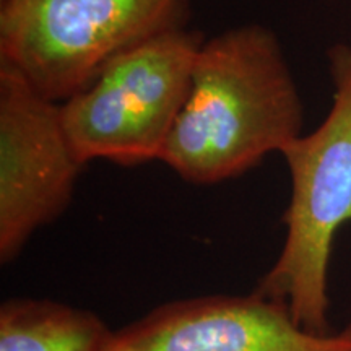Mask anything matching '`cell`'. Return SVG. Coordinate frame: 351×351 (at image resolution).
I'll list each match as a JSON object with an SVG mask.
<instances>
[{"label":"cell","mask_w":351,"mask_h":351,"mask_svg":"<svg viewBox=\"0 0 351 351\" xmlns=\"http://www.w3.org/2000/svg\"><path fill=\"white\" fill-rule=\"evenodd\" d=\"M304 109L276 34L249 23L205 39L160 161L195 186L234 179L301 137Z\"/></svg>","instance_id":"1"},{"label":"cell","mask_w":351,"mask_h":351,"mask_svg":"<svg viewBox=\"0 0 351 351\" xmlns=\"http://www.w3.org/2000/svg\"><path fill=\"white\" fill-rule=\"evenodd\" d=\"M332 108L317 129L282 152L291 179L282 251L254 291L282 302L314 333H330L328 267L337 232L351 221V46L328 49Z\"/></svg>","instance_id":"2"},{"label":"cell","mask_w":351,"mask_h":351,"mask_svg":"<svg viewBox=\"0 0 351 351\" xmlns=\"http://www.w3.org/2000/svg\"><path fill=\"white\" fill-rule=\"evenodd\" d=\"M191 0H0V65L62 104L106 65L184 28Z\"/></svg>","instance_id":"3"},{"label":"cell","mask_w":351,"mask_h":351,"mask_svg":"<svg viewBox=\"0 0 351 351\" xmlns=\"http://www.w3.org/2000/svg\"><path fill=\"white\" fill-rule=\"evenodd\" d=\"M204 41V34L187 26L156 34L112 59L85 90L60 104L78 161H160Z\"/></svg>","instance_id":"4"},{"label":"cell","mask_w":351,"mask_h":351,"mask_svg":"<svg viewBox=\"0 0 351 351\" xmlns=\"http://www.w3.org/2000/svg\"><path fill=\"white\" fill-rule=\"evenodd\" d=\"M83 165L60 104L0 65V262L20 256L41 228L70 207Z\"/></svg>","instance_id":"5"},{"label":"cell","mask_w":351,"mask_h":351,"mask_svg":"<svg viewBox=\"0 0 351 351\" xmlns=\"http://www.w3.org/2000/svg\"><path fill=\"white\" fill-rule=\"evenodd\" d=\"M104 351H351V320L339 332L314 333L256 291L195 296L114 330Z\"/></svg>","instance_id":"6"},{"label":"cell","mask_w":351,"mask_h":351,"mask_svg":"<svg viewBox=\"0 0 351 351\" xmlns=\"http://www.w3.org/2000/svg\"><path fill=\"white\" fill-rule=\"evenodd\" d=\"M114 330L90 309L44 298L0 306V351H104Z\"/></svg>","instance_id":"7"}]
</instances>
